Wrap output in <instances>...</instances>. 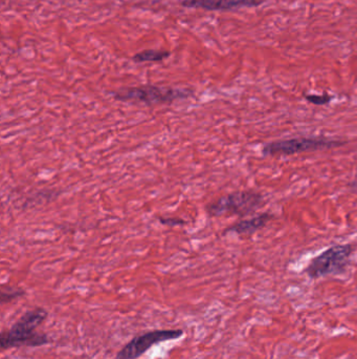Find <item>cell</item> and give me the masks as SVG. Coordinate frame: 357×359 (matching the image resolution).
<instances>
[{
  "label": "cell",
  "instance_id": "obj_1",
  "mask_svg": "<svg viewBox=\"0 0 357 359\" xmlns=\"http://www.w3.org/2000/svg\"><path fill=\"white\" fill-rule=\"evenodd\" d=\"M47 312L43 308H35L24 313L8 331L0 334V348L9 350L19 346H40L49 344L45 334L37 333L36 328L47 319Z\"/></svg>",
  "mask_w": 357,
  "mask_h": 359
},
{
  "label": "cell",
  "instance_id": "obj_2",
  "mask_svg": "<svg viewBox=\"0 0 357 359\" xmlns=\"http://www.w3.org/2000/svg\"><path fill=\"white\" fill-rule=\"evenodd\" d=\"M193 91L188 89L157 86V85H141L118 89L112 93L116 100L122 102L144 103L146 105H163L174 101L188 99L193 96Z\"/></svg>",
  "mask_w": 357,
  "mask_h": 359
},
{
  "label": "cell",
  "instance_id": "obj_3",
  "mask_svg": "<svg viewBox=\"0 0 357 359\" xmlns=\"http://www.w3.org/2000/svg\"><path fill=\"white\" fill-rule=\"evenodd\" d=\"M264 197L252 190L232 192L207 205V211L211 217L239 215L246 217L260 209L264 205Z\"/></svg>",
  "mask_w": 357,
  "mask_h": 359
},
{
  "label": "cell",
  "instance_id": "obj_4",
  "mask_svg": "<svg viewBox=\"0 0 357 359\" xmlns=\"http://www.w3.org/2000/svg\"><path fill=\"white\" fill-rule=\"evenodd\" d=\"M352 253L353 247L350 244L330 247L311 259L304 273L312 280L344 273L348 267Z\"/></svg>",
  "mask_w": 357,
  "mask_h": 359
},
{
  "label": "cell",
  "instance_id": "obj_5",
  "mask_svg": "<svg viewBox=\"0 0 357 359\" xmlns=\"http://www.w3.org/2000/svg\"><path fill=\"white\" fill-rule=\"evenodd\" d=\"M346 142L327 138H296L267 143L263 146L264 155H292L308 151H324L342 146Z\"/></svg>",
  "mask_w": 357,
  "mask_h": 359
},
{
  "label": "cell",
  "instance_id": "obj_6",
  "mask_svg": "<svg viewBox=\"0 0 357 359\" xmlns=\"http://www.w3.org/2000/svg\"><path fill=\"white\" fill-rule=\"evenodd\" d=\"M184 336L182 329L153 330L132 338L116 355V359H138L155 344Z\"/></svg>",
  "mask_w": 357,
  "mask_h": 359
},
{
  "label": "cell",
  "instance_id": "obj_7",
  "mask_svg": "<svg viewBox=\"0 0 357 359\" xmlns=\"http://www.w3.org/2000/svg\"><path fill=\"white\" fill-rule=\"evenodd\" d=\"M263 0H182V6L188 9L205 11H230L240 8L258 7Z\"/></svg>",
  "mask_w": 357,
  "mask_h": 359
},
{
  "label": "cell",
  "instance_id": "obj_8",
  "mask_svg": "<svg viewBox=\"0 0 357 359\" xmlns=\"http://www.w3.org/2000/svg\"><path fill=\"white\" fill-rule=\"evenodd\" d=\"M273 219V215L271 213H265L261 215H256V217H251L248 220H242L234 225L230 226L224 230L223 234H236L239 236H251L255 232L264 228L271 220Z\"/></svg>",
  "mask_w": 357,
  "mask_h": 359
},
{
  "label": "cell",
  "instance_id": "obj_9",
  "mask_svg": "<svg viewBox=\"0 0 357 359\" xmlns=\"http://www.w3.org/2000/svg\"><path fill=\"white\" fill-rule=\"evenodd\" d=\"M171 53L168 51H161V49H146V51L140 52L132 57L136 63H143V62H159L167 59L170 57Z\"/></svg>",
  "mask_w": 357,
  "mask_h": 359
},
{
  "label": "cell",
  "instance_id": "obj_10",
  "mask_svg": "<svg viewBox=\"0 0 357 359\" xmlns=\"http://www.w3.org/2000/svg\"><path fill=\"white\" fill-rule=\"evenodd\" d=\"M26 294V291L22 289H15V288H8L5 289L3 288L1 291V304H6V303L12 302V300H16V298H22Z\"/></svg>",
  "mask_w": 357,
  "mask_h": 359
},
{
  "label": "cell",
  "instance_id": "obj_11",
  "mask_svg": "<svg viewBox=\"0 0 357 359\" xmlns=\"http://www.w3.org/2000/svg\"><path fill=\"white\" fill-rule=\"evenodd\" d=\"M304 97L309 103L315 105H326L332 100V96L328 94L304 95Z\"/></svg>",
  "mask_w": 357,
  "mask_h": 359
},
{
  "label": "cell",
  "instance_id": "obj_12",
  "mask_svg": "<svg viewBox=\"0 0 357 359\" xmlns=\"http://www.w3.org/2000/svg\"><path fill=\"white\" fill-rule=\"evenodd\" d=\"M159 220L161 224H165V225L169 226H180L184 225V220L175 219V217H173V219H171V217H168V219H164V217H159Z\"/></svg>",
  "mask_w": 357,
  "mask_h": 359
},
{
  "label": "cell",
  "instance_id": "obj_13",
  "mask_svg": "<svg viewBox=\"0 0 357 359\" xmlns=\"http://www.w3.org/2000/svg\"><path fill=\"white\" fill-rule=\"evenodd\" d=\"M355 188H357V183H355Z\"/></svg>",
  "mask_w": 357,
  "mask_h": 359
}]
</instances>
